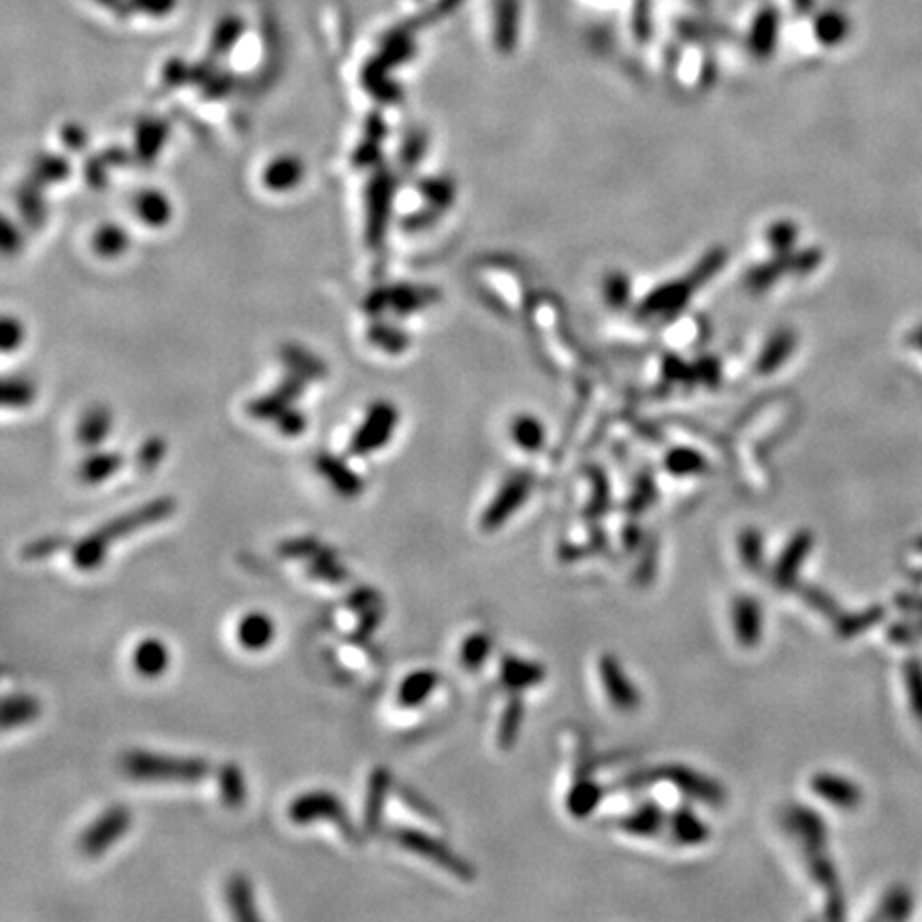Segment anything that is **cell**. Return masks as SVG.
Segmentation results:
<instances>
[{"label":"cell","mask_w":922,"mask_h":922,"mask_svg":"<svg viewBox=\"0 0 922 922\" xmlns=\"http://www.w3.org/2000/svg\"><path fill=\"white\" fill-rule=\"evenodd\" d=\"M236 37H238V27H236V24H227L225 29H220L216 32L214 48H216L218 52H222V50H227V48L236 41Z\"/></svg>","instance_id":"62"},{"label":"cell","mask_w":922,"mask_h":922,"mask_svg":"<svg viewBox=\"0 0 922 922\" xmlns=\"http://www.w3.org/2000/svg\"><path fill=\"white\" fill-rule=\"evenodd\" d=\"M122 466H124V457L120 453L96 450L80 464L77 476L86 485H101L116 475Z\"/></svg>","instance_id":"27"},{"label":"cell","mask_w":922,"mask_h":922,"mask_svg":"<svg viewBox=\"0 0 922 922\" xmlns=\"http://www.w3.org/2000/svg\"><path fill=\"white\" fill-rule=\"evenodd\" d=\"M427 146H429V139H427L425 133H421V131L408 133L402 148H400V163L404 167H415L418 160L423 158Z\"/></svg>","instance_id":"48"},{"label":"cell","mask_w":922,"mask_h":922,"mask_svg":"<svg viewBox=\"0 0 922 922\" xmlns=\"http://www.w3.org/2000/svg\"><path fill=\"white\" fill-rule=\"evenodd\" d=\"M216 781H218V795H220L225 807L241 809L246 805L248 786H246L244 769L239 767L238 763H234V760L222 763L216 769Z\"/></svg>","instance_id":"25"},{"label":"cell","mask_w":922,"mask_h":922,"mask_svg":"<svg viewBox=\"0 0 922 922\" xmlns=\"http://www.w3.org/2000/svg\"><path fill=\"white\" fill-rule=\"evenodd\" d=\"M204 94L208 96V99H222V96H227L231 89H234V82H231V77H227V75H216V77H208L206 82H204Z\"/></svg>","instance_id":"60"},{"label":"cell","mask_w":922,"mask_h":922,"mask_svg":"<svg viewBox=\"0 0 922 922\" xmlns=\"http://www.w3.org/2000/svg\"><path fill=\"white\" fill-rule=\"evenodd\" d=\"M278 425V432L287 438H298L305 429H308V418L303 413H299L296 406L287 408L284 413H280L278 417L273 418Z\"/></svg>","instance_id":"50"},{"label":"cell","mask_w":922,"mask_h":922,"mask_svg":"<svg viewBox=\"0 0 922 922\" xmlns=\"http://www.w3.org/2000/svg\"><path fill=\"white\" fill-rule=\"evenodd\" d=\"M305 385H308L305 379L289 372L278 387L248 404V415L257 421H273L280 413H284L298 402L301 393L305 391Z\"/></svg>","instance_id":"8"},{"label":"cell","mask_w":922,"mask_h":922,"mask_svg":"<svg viewBox=\"0 0 922 922\" xmlns=\"http://www.w3.org/2000/svg\"><path fill=\"white\" fill-rule=\"evenodd\" d=\"M530 491V478L526 475L512 476L510 480H506L503 489L498 491V496L494 498V503L485 508L480 526L487 532L498 530L506 519L526 503Z\"/></svg>","instance_id":"9"},{"label":"cell","mask_w":922,"mask_h":922,"mask_svg":"<svg viewBox=\"0 0 922 922\" xmlns=\"http://www.w3.org/2000/svg\"><path fill=\"white\" fill-rule=\"evenodd\" d=\"M598 799H600V790L595 788L594 784H590V781L579 784L568 797V807L574 816H588L594 809Z\"/></svg>","instance_id":"47"},{"label":"cell","mask_w":922,"mask_h":922,"mask_svg":"<svg viewBox=\"0 0 922 922\" xmlns=\"http://www.w3.org/2000/svg\"><path fill=\"white\" fill-rule=\"evenodd\" d=\"M669 777L685 790L690 797H696V799H703V801H707V804L712 805H719L722 804V799H724V795H722V790H719V786H715L712 779H707V777H703V775L694 774V771H690V769H682V767H677L675 771H669Z\"/></svg>","instance_id":"30"},{"label":"cell","mask_w":922,"mask_h":922,"mask_svg":"<svg viewBox=\"0 0 922 922\" xmlns=\"http://www.w3.org/2000/svg\"><path fill=\"white\" fill-rule=\"evenodd\" d=\"M34 400V387L24 376H9L2 385V406L4 408H27Z\"/></svg>","instance_id":"41"},{"label":"cell","mask_w":922,"mask_h":922,"mask_svg":"<svg viewBox=\"0 0 922 922\" xmlns=\"http://www.w3.org/2000/svg\"><path fill=\"white\" fill-rule=\"evenodd\" d=\"M101 156H103V160L110 165V167H118V165H126L128 160H131V154L126 152V149L122 148H110L105 149V152H101Z\"/></svg>","instance_id":"63"},{"label":"cell","mask_w":922,"mask_h":922,"mask_svg":"<svg viewBox=\"0 0 922 922\" xmlns=\"http://www.w3.org/2000/svg\"><path fill=\"white\" fill-rule=\"evenodd\" d=\"M165 455H167V443H165V438L149 436V438L144 441V445L139 447V450L135 453V466L142 473H154L160 466V462H163Z\"/></svg>","instance_id":"46"},{"label":"cell","mask_w":922,"mask_h":922,"mask_svg":"<svg viewBox=\"0 0 922 922\" xmlns=\"http://www.w3.org/2000/svg\"><path fill=\"white\" fill-rule=\"evenodd\" d=\"M128 246H131V238H128L126 229L118 227V225H103L92 238L94 252L101 259H107V261L122 257L128 250Z\"/></svg>","instance_id":"35"},{"label":"cell","mask_w":922,"mask_h":922,"mask_svg":"<svg viewBox=\"0 0 922 922\" xmlns=\"http://www.w3.org/2000/svg\"><path fill=\"white\" fill-rule=\"evenodd\" d=\"M169 137V124L165 120H142L135 128V158L142 165H152Z\"/></svg>","instance_id":"15"},{"label":"cell","mask_w":922,"mask_h":922,"mask_svg":"<svg viewBox=\"0 0 922 922\" xmlns=\"http://www.w3.org/2000/svg\"><path fill=\"white\" fill-rule=\"evenodd\" d=\"M165 77H167V82L169 84H179V82H184V77H186V71H184V66H176V64H169V69H167V73H165Z\"/></svg>","instance_id":"64"},{"label":"cell","mask_w":922,"mask_h":922,"mask_svg":"<svg viewBox=\"0 0 922 922\" xmlns=\"http://www.w3.org/2000/svg\"><path fill=\"white\" fill-rule=\"evenodd\" d=\"M542 677H545V669L535 662H526L515 655H506L503 660V682L506 687L524 690V687L540 684Z\"/></svg>","instance_id":"32"},{"label":"cell","mask_w":922,"mask_h":922,"mask_svg":"<svg viewBox=\"0 0 922 922\" xmlns=\"http://www.w3.org/2000/svg\"><path fill=\"white\" fill-rule=\"evenodd\" d=\"M489 654H491V636L487 632H475L464 639L462 650H459V660L466 671L475 673L485 664Z\"/></svg>","instance_id":"38"},{"label":"cell","mask_w":922,"mask_h":922,"mask_svg":"<svg viewBox=\"0 0 922 922\" xmlns=\"http://www.w3.org/2000/svg\"><path fill=\"white\" fill-rule=\"evenodd\" d=\"M395 197V176L389 169H376L365 190V241L381 248L387 238L391 209Z\"/></svg>","instance_id":"5"},{"label":"cell","mask_w":922,"mask_h":922,"mask_svg":"<svg viewBox=\"0 0 922 922\" xmlns=\"http://www.w3.org/2000/svg\"><path fill=\"white\" fill-rule=\"evenodd\" d=\"M69 176H71V165L64 156H59V154H41L32 163V176L30 178L39 182L41 186L59 184Z\"/></svg>","instance_id":"37"},{"label":"cell","mask_w":922,"mask_h":922,"mask_svg":"<svg viewBox=\"0 0 922 922\" xmlns=\"http://www.w3.org/2000/svg\"><path fill=\"white\" fill-rule=\"evenodd\" d=\"M24 340V328L18 319L13 317H4L2 319V329H0V342H2V351L4 353H13L15 349L22 346Z\"/></svg>","instance_id":"52"},{"label":"cell","mask_w":922,"mask_h":922,"mask_svg":"<svg viewBox=\"0 0 922 922\" xmlns=\"http://www.w3.org/2000/svg\"><path fill=\"white\" fill-rule=\"evenodd\" d=\"M305 572L314 579V581H323L329 586H344L351 581V572L346 570V566L338 562V556L333 549L325 547L319 556H314L312 560H308Z\"/></svg>","instance_id":"29"},{"label":"cell","mask_w":922,"mask_h":922,"mask_svg":"<svg viewBox=\"0 0 922 922\" xmlns=\"http://www.w3.org/2000/svg\"><path fill=\"white\" fill-rule=\"evenodd\" d=\"M178 508L176 498L172 496H160L148 500L142 506H135L126 512H122L118 517L110 519L107 524H103L101 528H96L94 532L80 538L73 542L71 547V562L80 570V572H94L101 566L105 564L110 545L114 540H122L126 536L135 535L144 528L156 526L169 517H174Z\"/></svg>","instance_id":"1"},{"label":"cell","mask_w":922,"mask_h":922,"mask_svg":"<svg viewBox=\"0 0 922 922\" xmlns=\"http://www.w3.org/2000/svg\"><path fill=\"white\" fill-rule=\"evenodd\" d=\"M438 299H441V293L434 287H423V284L389 287V310L395 312L397 317H411Z\"/></svg>","instance_id":"13"},{"label":"cell","mask_w":922,"mask_h":922,"mask_svg":"<svg viewBox=\"0 0 922 922\" xmlns=\"http://www.w3.org/2000/svg\"><path fill=\"white\" fill-rule=\"evenodd\" d=\"M314 466H317V473L328 480L329 487L338 496H342L346 500H355L363 494V489H365L363 478L342 457H338L333 453H321L317 457Z\"/></svg>","instance_id":"11"},{"label":"cell","mask_w":922,"mask_h":922,"mask_svg":"<svg viewBox=\"0 0 922 922\" xmlns=\"http://www.w3.org/2000/svg\"><path fill=\"white\" fill-rule=\"evenodd\" d=\"M122 771L137 781L197 784L211 775V763L201 756H169L146 749H131L120 760Z\"/></svg>","instance_id":"2"},{"label":"cell","mask_w":922,"mask_h":922,"mask_svg":"<svg viewBox=\"0 0 922 922\" xmlns=\"http://www.w3.org/2000/svg\"><path fill=\"white\" fill-rule=\"evenodd\" d=\"M381 146H383V142L363 137V142L353 152V165L359 167V169L374 167L381 160Z\"/></svg>","instance_id":"51"},{"label":"cell","mask_w":922,"mask_h":922,"mask_svg":"<svg viewBox=\"0 0 922 922\" xmlns=\"http://www.w3.org/2000/svg\"><path fill=\"white\" fill-rule=\"evenodd\" d=\"M276 639V624L263 611L246 613L238 624L239 645L246 652H263Z\"/></svg>","instance_id":"16"},{"label":"cell","mask_w":922,"mask_h":922,"mask_svg":"<svg viewBox=\"0 0 922 922\" xmlns=\"http://www.w3.org/2000/svg\"><path fill=\"white\" fill-rule=\"evenodd\" d=\"M391 839L404 848L411 850L418 857L432 861L438 867H443L448 873H453L459 880H473L475 878V867L468 863L466 859H462L447 841L434 837V835L425 833L415 827H393L391 829Z\"/></svg>","instance_id":"4"},{"label":"cell","mask_w":922,"mask_h":922,"mask_svg":"<svg viewBox=\"0 0 922 922\" xmlns=\"http://www.w3.org/2000/svg\"><path fill=\"white\" fill-rule=\"evenodd\" d=\"M135 214L137 218L149 227V229H163L169 225L172 216H174V208L172 201L167 199L165 193L156 190V188H146L135 197Z\"/></svg>","instance_id":"22"},{"label":"cell","mask_w":922,"mask_h":922,"mask_svg":"<svg viewBox=\"0 0 922 922\" xmlns=\"http://www.w3.org/2000/svg\"><path fill=\"white\" fill-rule=\"evenodd\" d=\"M811 788H814L816 795H820L822 799L839 805V807L857 805V801H859V790L850 781H846L841 777H835V775H816L811 779Z\"/></svg>","instance_id":"31"},{"label":"cell","mask_w":922,"mask_h":922,"mask_svg":"<svg viewBox=\"0 0 922 922\" xmlns=\"http://www.w3.org/2000/svg\"><path fill=\"white\" fill-rule=\"evenodd\" d=\"M107 169H110V165L103 160L101 154L92 156L84 165V178L94 190H101L107 184Z\"/></svg>","instance_id":"55"},{"label":"cell","mask_w":922,"mask_h":922,"mask_svg":"<svg viewBox=\"0 0 922 922\" xmlns=\"http://www.w3.org/2000/svg\"><path fill=\"white\" fill-rule=\"evenodd\" d=\"M512 436L519 443V447L526 448V450H535L540 445V429L530 418L517 421L515 429H512Z\"/></svg>","instance_id":"53"},{"label":"cell","mask_w":922,"mask_h":922,"mask_svg":"<svg viewBox=\"0 0 922 922\" xmlns=\"http://www.w3.org/2000/svg\"><path fill=\"white\" fill-rule=\"evenodd\" d=\"M395 795L400 797L402 804L406 805L411 811H415L421 818H427L432 822H441L438 809L429 804L413 786H408V784H395Z\"/></svg>","instance_id":"45"},{"label":"cell","mask_w":922,"mask_h":922,"mask_svg":"<svg viewBox=\"0 0 922 922\" xmlns=\"http://www.w3.org/2000/svg\"><path fill=\"white\" fill-rule=\"evenodd\" d=\"M742 556L747 568H758L763 556V538L756 530H747L742 536Z\"/></svg>","instance_id":"54"},{"label":"cell","mask_w":922,"mask_h":922,"mask_svg":"<svg viewBox=\"0 0 922 922\" xmlns=\"http://www.w3.org/2000/svg\"><path fill=\"white\" fill-rule=\"evenodd\" d=\"M809 549H811V535L809 532H799V535L792 536V540L788 542L786 551L781 553L777 568H775V581L779 586L795 583Z\"/></svg>","instance_id":"26"},{"label":"cell","mask_w":922,"mask_h":922,"mask_svg":"<svg viewBox=\"0 0 922 922\" xmlns=\"http://www.w3.org/2000/svg\"><path fill=\"white\" fill-rule=\"evenodd\" d=\"M363 84L374 99H379L385 105H395L402 99V92L389 80L387 66L381 60L367 64V69L363 71Z\"/></svg>","instance_id":"34"},{"label":"cell","mask_w":922,"mask_h":922,"mask_svg":"<svg viewBox=\"0 0 922 922\" xmlns=\"http://www.w3.org/2000/svg\"><path fill=\"white\" fill-rule=\"evenodd\" d=\"M434 220H436V208L427 206V208L417 209V211L408 214V216L402 220V227H404L406 231H423V229H427Z\"/></svg>","instance_id":"59"},{"label":"cell","mask_w":922,"mask_h":922,"mask_svg":"<svg viewBox=\"0 0 922 922\" xmlns=\"http://www.w3.org/2000/svg\"><path fill=\"white\" fill-rule=\"evenodd\" d=\"M438 682L441 680H438L436 671H429V669L413 671L411 675H406L402 680V684L397 687V703L406 709L421 707L434 694Z\"/></svg>","instance_id":"24"},{"label":"cell","mask_w":922,"mask_h":922,"mask_svg":"<svg viewBox=\"0 0 922 922\" xmlns=\"http://www.w3.org/2000/svg\"><path fill=\"white\" fill-rule=\"evenodd\" d=\"M60 135H62V144H64L66 148L73 149V152L84 149L86 148V144H89V135H86L84 126H80L77 122H69V124H64Z\"/></svg>","instance_id":"56"},{"label":"cell","mask_w":922,"mask_h":922,"mask_svg":"<svg viewBox=\"0 0 922 922\" xmlns=\"http://www.w3.org/2000/svg\"><path fill=\"white\" fill-rule=\"evenodd\" d=\"M112 425H114V417L107 406L103 404L90 406L77 423V443L86 448L101 447L112 434Z\"/></svg>","instance_id":"20"},{"label":"cell","mask_w":922,"mask_h":922,"mask_svg":"<svg viewBox=\"0 0 922 922\" xmlns=\"http://www.w3.org/2000/svg\"><path fill=\"white\" fill-rule=\"evenodd\" d=\"M671 827H673V833L682 843H703L709 837L707 827L690 809L675 811L673 820H671Z\"/></svg>","instance_id":"40"},{"label":"cell","mask_w":922,"mask_h":922,"mask_svg":"<svg viewBox=\"0 0 922 922\" xmlns=\"http://www.w3.org/2000/svg\"><path fill=\"white\" fill-rule=\"evenodd\" d=\"M381 604H383L381 594H379L374 588H370V586H359V588H355L351 594L346 595V607H349L355 615H361V613H365V611H370V609H376V607H381Z\"/></svg>","instance_id":"49"},{"label":"cell","mask_w":922,"mask_h":922,"mask_svg":"<svg viewBox=\"0 0 922 922\" xmlns=\"http://www.w3.org/2000/svg\"><path fill=\"white\" fill-rule=\"evenodd\" d=\"M600 677L604 682V690H607L611 703L618 709L630 712V709H636L639 707L641 696H639L636 687L628 682V677H625V673L622 671V664L615 657H611V655H604L602 657V662H600Z\"/></svg>","instance_id":"12"},{"label":"cell","mask_w":922,"mask_h":922,"mask_svg":"<svg viewBox=\"0 0 922 922\" xmlns=\"http://www.w3.org/2000/svg\"><path fill=\"white\" fill-rule=\"evenodd\" d=\"M131 825H133L131 809L126 805H112L92 820L89 829L82 831L77 839V848L84 857L99 859L114 843H118L124 835L128 833Z\"/></svg>","instance_id":"7"},{"label":"cell","mask_w":922,"mask_h":922,"mask_svg":"<svg viewBox=\"0 0 922 922\" xmlns=\"http://www.w3.org/2000/svg\"><path fill=\"white\" fill-rule=\"evenodd\" d=\"M328 545H323L317 536H296L287 538L276 547V553L282 560H312L319 556Z\"/></svg>","instance_id":"39"},{"label":"cell","mask_w":922,"mask_h":922,"mask_svg":"<svg viewBox=\"0 0 922 922\" xmlns=\"http://www.w3.org/2000/svg\"><path fill=\"white\" fill-rule=\"evenodd\" d=\"M363 310L370 317H381L385 310H389V287H379L370 291L363 299Z\"/></svg>","instance_id":"58"},{"label":"cell","mask_w":922,"mask_h":922,"mask_svg":"<svg viewBox=\"0 0 922 922\" xmlns=\"http://www.w3.org/2000/svg\"><path fill=\"white\" fill-rule=\"evenodd\" d=\"M225 899L227 905L234 914V919L238 921H259L261 914L257 910V901H255V891H252V882L246 873H234L229 876L227 884H225Z\"/></svg>","instance_id":"18"},{"label":"cell","mask_w":922,"mask_h":922,"mask_svg":"<svg viewBox=\"0 0 922 922\" xmlns=\"http://www.w3.org/2000/svg\"><path fill=\"white\" fill-rule=\"evenodd\" d=\"M393 786L395 781L387 767L381 765L372 769V774L367 777V792H365V807H363V833L367 837H374L381 831L389 792Z\"/></svg>","instance_id":"10"},{"label":"cell","mask_w":922,"mask_h":922,"mask_svg":"<svg viewBox=\"0 0 922 922\" xmlns=\"http://www.w3.org/2000/svg\"><path fill=\"white\" fill-rule=\"evenodd\" d=\"M73 547V540L64 535H50L34 538L20 549V558L27 562H39L56 556L60 551H66Z\"/></svg>","instance_id":"36"},{"label":"cell","mask_w":922,"mask_h":922,"mask_svg":"<svg viewBox=\"0 0 922 922\" xmlns=\"http://www.w3.org/2000/svg\"><path fill=\"white\" fill-rule=\"evenodd\" d=\"M305 174L303 160L296 154H282L273 158L263 172V184L271 193H289L301 184Z\"/></svg>","instance_id":"19"},{"label":"cell","mask_w":922,"mask_h":922,"mask_svg":"<svg viewBox=\"0 0 922 922\" xmlns=\"http://www.w3.org/2000/svg\"><path fill=\"white\" fill-rule=\"evenodd\" d=\"M733 625L739 643L745 648H754L763 636L760 604L749 595L737 598L733 604Z\"/></svg>","instance_id":"17"},{"label":"cell","mask_w":922,"mask_h":922,"mask_svg":"<svg viewBox=\"0 0 922 922\" xmlns=\"http://www.w3.org/2000/svg\"><path fill=\"white\" fill-rule=\"evenodd\" d=\"M521 722H524V705H521L519 698H512L508 703L505 714H503V719H500V728H498V744H500V747L508 749L510 745H515L519 728H521Z\"/></svg>","instance_id":"44"},{"label":"cell","mask_w":922,"mask_h":922,"mask_svg":"<svg viewBox=\"0 0 922 922\" xmlns=\"http://www.w3.org/2000/svg\"><path fill=\"white\" fill-rule=\"evenodd\" d=\"M280 359L282 363L289 367V372L298 374L301 379L310 381H323L328 379V365L317 358L312 351L303 349L301 344L296 342H287L284 346H280Z\"/></svg>","instance_id":"23"},{"label":"cell","mask_w":922,"mask_h":922,"mask_svg":"<svg viewBox=\"0 0 922 922\" xmlns=\"http://www.w3.org/2000/svg\"><path fill=\"white\" fill-rule=\"evenodd\" d=\"M39 715H41V703L29 692H15L2 698L0 719H2L4 731H13V728H22L27 724H32Z\"/></svg>","instance_id":"21"},{"label":"cell","mask_w":922,"mask_h":922,"mask_svg":"<svg viewBox=\"0 0 922 922\" xmlns=\"http://www.w3.org/2000/svg\"><path fill=\"white\" fill-rule=\"evenodd\" d=\"M363 137L376 139V142H385L387 137V124L381 114H370L365 124H363Z\"/></svg>","instance_id":"61"},{"label":"cell","mask_w":922,"mask_h":922,"mask_svg":"<svg viewBox=\"0 0 922 922\" xmlns=\"http://www.w3.org/2000/svg\"><path fill=\"white\" fill-rule=\"evenodd\" d=\"M287 816L293 825L303 827V825H312V822H321L328 820L331 822L340 833L344 835L346 841L351 843H359V829L346 809L344 801L331 792V790H308L301 792L296 797L289 809Z\"/></svg>","instance_id":"3"},{"label":"cell","mask_w":922,"mask_h":922,"mask_svg":"<svg viewBox=\"0 0 922 922\" xmlns=\"http://www.w3.org/2000/svg\"><path fill=\"white\" fill-rule=\"evenodd\" d=\"M15 201H18V209L24 218V222L32 227V229H41L45 225L48 218V209H45V201H43V193H41V184L30 178L22 182L15 190Z\"/></svg>","instance_id":"28"},{"label":"cell","mask_w":922,"mask_h":922,"mask_svg":"<svg viewBox=\"0 0 922 922\" xmlns=\"http://www.w3.org/2000/svg\"><path fill=\"white\" fill-rule=\"evenodd\" d=\"M622 827L634 835H655L662 827V811L655 805H643L639 811L624 818Z\"/></svg>","instance_id":"43"},{"label":"cell","mask_w":922,"mask_h":922,"mask_svg":"<svg viewBox=\"0 0 922 922\" xmlns=\"http://www.w3.org/2000/svg\"><path fill=\"white\" fill-rule=\"evenodd\" d=\"M418 193L432 208L443 209L450 206L455 197V186L447 178H425L418 182Z\"/></svg>","instance_id":"42"},{"label":"cell","mask_w":922,"mask_h":922,"mask_svg":"<svg viewBox=\"0 0 922 922\" xmlns=\"http://www.w3.org/2000/svg\"><path fill=\"white\" fill-rule=\"evenodd\" d=\"M22 244H24V239H22L18 225L11 218H4V222H2V250H4V255L7 257L15 255L22 248Z\"/></svg>","instance_id":"57"},{"label":"cell","mask_w":922,"mask_h":922,"mask_svg":"<svg viewBox=\"0 0 922 922\" xmlns=\"http://www.w3.org/2000/svg\"><path fill=\"white\" fill-rule=\"evenodd\" d=\"M397 421H400V413H397L395 404H391L389 400L374 402L367 408L365 417H363L361 425L351 438V445H349L351 455L367 457V455L387 447L389 441L395 434Z\"/></svg>","instance_id":"6"},{"label":"cell","mask_w":922,"mask_h":922,"mask_svg":"<svg viewBox=\"0 0 922 922\" xmlns=\"http://www.w3.org/2000/svg\"><path fill=\"white\" fill-rule=\"evenodd\" d=\"M367 340L389 355H402L411 346V335L404 329L385 321H376L370 325Z\"/></svg>","instance_id":"33"},{"label":"cell","mask_w":922,"mask_h":922,"mask_svg":"<svg viewBox=\"0 0 922 922\" xmlns=\"http://www.w3.org/2000/svg\"><path fill=\"white\" fill-rule=\"evenodd\" d=\"M169 660L172 655L167 645L156 636L142 639L133 650V669L146 680H158L160 675H165L169 669Z\"/></svg>","instance_id":"14"}]
</instances>
